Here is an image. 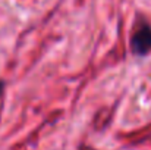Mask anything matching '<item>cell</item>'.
I'll return each instance as SVG.
<instances>
[{
    "label": "cell",
    "mask_w": 151,
    "mask_h": 150,
    "mask_svg": "<svg viewBox=\"0 0 151 150\" xmlns=\"http://www.w3.org/2000/svg\"><path fill=\"white\" fill-rule=\"evenodd\" d=\"M131 51L135 56H147L151 51V25L142 21L131 36Z\"/></svg>",
    "instance_id": "1"
},
{
    "label": "cell",
    "mask_w": 151,
    "mask_h": 150,
    "mask_svg": "<svg viewBox=\"0 0 151 150\" xmlns=\"http://www.w3.org/2000/svg\"><path fill=\"white\" fill-rule=\"evenodd\" d=\"M4 87H6V83H4L3 80H0V97H1L3 93H4Z\"/></svg>",
    "instance_id": "2"
}]
</instances>
